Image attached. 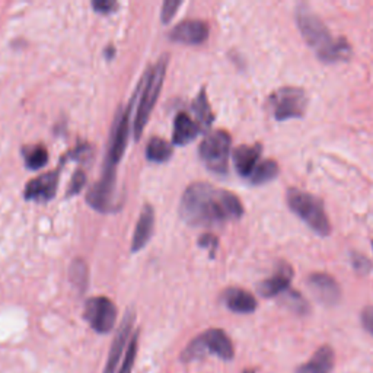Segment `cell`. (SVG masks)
Returning <instances> with one entry per match:
<instances>
[{
    "label": "cell",
    "mask_w": 373,
    "mask_h": 373,
    "mask_svg": "<svg viewBox=\"0 0 373 373\" xmlns=\"http://www.w3.org/2000/svg\"><path fill=\"white\" fill-rule=\"evenodd\" d=\"M92 6L95 10L102 12V14H108V12H111L115 6H117V3L108 2V0H97V2L92 3Z\"/></svg>",
    "instance_id": "33"
},
{
    "label": "cell",
    "mask_w": 373,
    "mask_h": 373,
    "mask_svg": "<svg viewBox=\"0 0 373 373\" xmlns=\"http://www.w3.org/2000/svg\"><path fill=\"white\" fill-rule=\"evenodd\" d=\"M134 321H136V314L133 311H127L121 325L119 327V331L115 332V337L112 340L111 349L108 353L107 365L104 367V373H114L115 369H117L123 352L125 350V347H128L127 343H128V339H130Z\"/></svg>",
    "instance_id": "11"
},
{
    "label": "cell",
    "mask_w": 373,
    "mask_h": 373,
    "mask_svg": "<svg viewBox=\"0 0 373 373\" xmlns=\"http://www.w3.org/2000/svg\"><path fill=\"white\" fill-rule=\"evenodd\" d=\"M336 363V353L328 344L321 345L306 363L296 369V373H331Z\"/></svg>",
    "instance_id": "18"
},
{
    "label": "cell",
    "mask_w": 373,
    "mask_h": 373,
    "mask_svg": "<svg viewBox=\"0 0 373 373\" xmlns=\"http://www.w3.org/2000/svg\"><path fill=\"white\" fill-rule=\"evenodd\" d=\"M222 299L228 310L235 314H252L259 306L252 293L239 288H230L225 290Z\"/></svg>",
    "instance_id": "17"
},
{
    "label": "cell",
    "mask_w": 373,
    "mask_h": 373,
    "mask_svg": "<svg viewBox=\"0 0 373 373\" xmlns=\"http://www.w3.org/2000/svg\"><path fill=\"white\" fill-rule=\"evenodd\" d=\"M263 145H241L234 150L235 170L241 177H251L261 158Z\"/></svg>",
    "instance_id": "16"
},
{
    "label": "cell",
    "mask_w": 373,
    "mask_h": 373,
    "mask_svg": "<svg viewBox=\"0 0 373 373\" xmlns=\"http://www.w3.org/2000/svg\"><path fill=\"white\" fill-rule=\"evenodd\" d=\"M208 37H209V25L204 21L199 19L184 21L181 23H178L170 34V38L172 41L188 46L201 44L208 40Z\"/></svg>",
    "instance_id": "13"
},
{
    "label": "cell",
    "mask_w": 373,
    "mask_h": 373,
    "mask_svg": "<svg viewBox=\"0 0 373 373\" xmlns=\"http://www.w3.org/2000/svg\"><path fill=\"white\" fill-rule=\"evenodd\" d=\"M57 185H59L57 172H48L38 178H34L32 181L27 184V188H25V199L35 201H50L56 196Z\"/></svg>",
    "instance_id": "15"
},
{
    "label": "cell",
    "mask_w": 373,
    "mask_h": 373,
    "mask_svg": "<svg viewBox=\"0 0 373 373\" xmlns=\"http://www.w3.org/2000/svg\"><path fill=\"white\" fill-rule=\"evenodd\" d=\"M230 143H232V139L225 130H214L209 133L200 143V158L212 172L221 175L228 172Z\"/></svg>",
    "instance_id": "7"
},
{
    "label": "cell",
    "mask_w": 373,
    "mask_h": 373,
    "mask_svg": "<svg viewBox=\"0 0 373 373\" xmlns=\"http://www.w3.org/2000/svg\"><path fill=\"white\" fill-rule=\"evenodd\" d=\"M137 350H139V332H136L134 337L132 339V341L128 343V347L125 350V356L123 359V365H121V367H120V370L117 373H132L133 372Z\"/></svg>",
    "instance_id": "27"
},
{
    "label": "cell",
    "mask_w": 373,
    "mask_h": 373,
    "mask_svg": "<svg viewBox=\"0 0 373 373\" xmlns=\"http://www.w3.org/2000/svg\"><path fill=\"white\" fill-rule=\"evenodd\" d=\"M86 184V177L83 174V171H76L72 177V181H70V185H69V191H68V196H74L78 194V192L82 191V188L85 187Z\"/></svg>",
    "instance_id": "30"
},
{
    "label": "cell",
    "mask_w": 373,
    "mask_h": 373,
    "mask_svg": "<svg viewBox=\"0 0 373 373\" xmlns=\"http://www.w3.org/2000/svg\"><path fill=\"white\" fill-rule=\"evenodd\" d=\"M115 179L117 178L101 177L99 181L88 192L86 201L91 208H94L98 212H110L112 209L115 194Z\"/></svg>",
    "instance_id": "14"
},
{
    "label": "cell",
    "mask_w": 373,
    "mask_h": 373,
    "mask_svg": "<svg viewBox=\"0 0 373 373\" xmlns=\"http://www.w3.org/2000/svg\"><path fill=\"white\" fill-rule=\"evenodd\" d=\"M199 243H200L201 247L210 250V255H214V251H216V248H217V238H216L214 235H210V234L203 235V236L200 238Z\"/></svg>",
    "instance_id": "32"
},
{
    "label": "cell",
    "mask_w": 373,
    "mask_h": 373,
    "mask_svg": "<svg viewBox=\"0 0 373 373\" xmlns=\"http://www.w3.org/2000/svg\"><path fill=\"white\" fill-rule=\"evenodd\" d=\"M267 108L277 121L302 119L308 108V95L302 88H279L267 99Z\"/></svg>",
    "instance_id": "6"
},
{
    "label": "cell",
    "mask_w": 373,
    "mask_h": 373,
    "mask_svg": "<svg viewBox=\"0 0 373 373\" xmlns=\"http://www.w3.org/2000/svg\"><path fill=\"white\" fill-rule=\"evenodd\" d=\"M23 157H25V162H27V166L32 171L43 168L48 161L47 149L41 145L31 146L28 150L23 152Z\"/></svg>",
    "instance_id": "25"
},
{
    "label": "cell",
    "mask_w": 373,
    "mask_h": 373,
    "mask_svg": "<svg viewBox=\"0 0 373 373\" xmlns=\"http://www.w3.org/2000/svg\"><path fill=\"white\" fill-rule=\"evenodd\" d=\"M293 267L286 261H279L274 273L259 285V293L263 298H276L290 289L293 279Z\"/></svg>",
    "instance_id": "12"
},
{
    "label": "cell",
    "mask_w": 373,
    "mask_h": 373,
    "mask_svg": "<svg viewBox=\"0 0 373 373\" xmlns=\"http://www.w3.org/2000/svg\"><path fill=\"white\" fill-rule=\"evenodd\" d=\"M242 373H255V369H245L242 370Z\"/></svg>",
    "instance_id": "34"
},
{
    "label": "cell",
    "mask_w": 373,
    "mask_h": 373,
    "mask_svg": "<svg viewBox=\"0 0 373 373\" xmlns=\"http://www.w3.org/2000/svg\"><path fill=\"white\" fill-rule=\"evenodd\" d=\"M201 133V127L197 124L196 120H192L188 114L179 112L174 123V133L172 141L174 145L184 146L188 145L190 141L194 140Z\"/></svg>",
    "instance_id": "20"
},
{
    "label": "cell",
    "mask_w": 373,
    "mask_h": 373,
    "mask_svg": "<svg viewBox=\"0 0 373 373\" xmlns=\"http://www.w3.org/2000/svg\"><path fill=\"white\" fill-rule=\"evenodd\" d=\"M85 319L99 334H107L117 321V306L105 296H97L85 303Z\"/></svg>",
    "instance_id": "9"
},
{
    "label": "cell",
    "mask_w": 373,
    "mask_h": 373,
    "mask_svg": "<svg viewBox=\"0 0 373 373\" xmlns=\"http://www.w3.org/2000/svg\"><path fill=\"white\" fill-rule=\"evenodd\" d=\"M179 6H181V2H178V0H166V2L163 3V6H162V14H161L162 22L163 23L171 22L172 18L177 14V9Z\"/></svg>",
    "instance_id": "29"
},
{
    "label": "cell",
    "mask_w": 373,
    "mask_h": 373,
    "mask_svg": "<svg viewBox=\"0 0 373 373\" xmlns=\"http://www.w3.org/2000/svg\"><path fill=\"white\" fill-rule=\"evenodd\" d=\"M192 111H194V114H196V119H197L196 121L201 127V130H204V128H209L213 124L214 115L210 108L208 95H205L204 91H201L199 94V97L194 99V102H192Z\"/></svg>",
    "instance_id": "22"
},
{
    "label": "cell",
    "mask_w": 373,
    "mask_h": 373,
    "mask_svg": "<svg viewBox=\"0 0 373 373\" xmlns=\"http://www.w3.org/2000/svg\"><path fill=\"white\" fill-rule=\"evenodd\" d=\"M279 172H280V168H279V163L276 161L267 159V161L259 162V165H256V168L254 170L252 175L250 177L251 178V184L252 185L267 184L270 181H273V179H276Z\"/></svg>",
    "instance_id": "21"
},
{
    "label": "cell",
    "mask_w": 373,
    "mask_h": 373,
    "mask_svg": "<svg viewBox=\"0 0 373 373\" xmlns=\"http://www.w3.org/2000/svg\"><path fill=\"white\" fill-rule=\"evenodd\" d=\"M70 279L73 285L83 292L88 286V267L82 260H74L70 267Z\"/></svg>",
    "instance_id": "26"
},
{
    "label": "cell",
    "mask_w": 373,
    "mask_h": 373,
    "mask_svg": "<svg viewBox=\"0 0 373 373\" xmlns=\"http://www.w3.org/2000/svg\"><path fill=\"white\" fill-rule=\"evenodd\" d=\"M281 303L285 305L289 311L298 314V315H308L311 312V306L303 296L298 292L289 289L281 294Z\"/></svg>",
    "instance_id": "24"
},
{
    "label": "cell",
    "mask_w": 373,
    "mask_h": 373,
    "mask_svg": "<svg viewBox=\"0 0 373 373\" xmlns=\"http://www.w3.org/2000/svg\"><path fill=\"white\" fill-rule=\"evenodd\" d=\"M372 250H373V241H372Z\"/></svg>",
    "instance_id": "35"
},
{
    "label": "cell",
    "mask_w": 373,
    "mask_h": 373,
    "mask_svg": "<svg viewBox=\"0 0 373 373\" xmlns=\"http://www.w3.org/2000/svg\"><path fill=\"white\" fill-rule=\"evenodd\" d=\"M179 214L190 226L214 228L241 219L243 205L234 192L196 183L184 191Z\"/></svg>",
    "instance_id": "1"
},
{
    "label": "cell",
    "mask_w": 373,
    "mask_h": 373,
    "mask_svg": "<svg viewBox=\"0 0 373 373\" xmlns=\"http://www.w3.org/2000/svg\"><path fill=\"white\" fill-rule=\"evenodd\" d=\"M166 64H168V56L165 54L157 61L155 66L148 69V72L145 73V78L140 81L137 86L139 104L133 120V133L136 139H140L141 133H143V128L149 121L150 112L159 98L166 73Z\"/></svg>",
    "instance_id": "3"
},
{
    "label": "cell",
    "mask_w": 373,
    "mask_h": 373,
    "mask_svg": "<svg viewBox=\"0 0 373 373\" xmlns=\"http://www.w3.org/2000/svg\"><path fill=\"white\" fill-rule=\"evenodd\" d=\"M294 21L302 38L314 51L316 57L327 64L347 61L352 56V46L345 37L336 38L325 22L315 12L301 3L294 10Z\"/></svg>",
    "instance_id": "2"
},
{
    "label": "cell",
    "mask_w": 373,
    "mask_h": 373,
    "mask_svg": "<svg viewBox=\"0 0 373 373\" xmlns=\"http://www.w3.org/2000/svg\"><path fill=\"white\" fill-rule=\"evenodd\" d=\"M208 354L217 356L219 359L230 362L235 357L234 343L228 334L221 328H210L201 332L194 340H191L184 352L179 354V359L184 363L194 362Z\"/></svg>",
    "instance_id": "5"
},
{
    "label": "cell",
    "mask_w": 373,
    "mask_h": 373,
    "mask_svg": "<svg viewBox=\"0 0 373 373\" xmlns=\"http://www.w3.org/2000/svg\"><path fill=\"white\" fill-rule=\"evenodd\" d=\"M350 259H352V265L354 268V272L357 274H362V276H366L369 273H372L373 270V263L367 259V256L365 254H360V252H356L353 251L350 254Z\"/></svg>",
    "instance_id": "28"
},
{
    "label": "cell",
    "mask_w": 373,
    "mask_h": 373,
    "mask_svg": "<svg viewBox=\"0 0 373 373\" xmlns=\"http://www.w3.org/2000/svg\"><path fill=\"white\" fill-rule=\"evenodd\" d=\"M360 321H362L363 328L373 336V306H366L360 314Z\"/></svg>",
    "instance_id": "31"
},
{
    "label": "cell",
    "mask_w": 373,
    "mask_h": 373,
    "mask_svg": "<svg viewBox=\"0 0 373 373\" xmlns=\"http://www.w3.org/2000/svg\"><path fill=\"white\" fill-rule=\"evenodd\" d=\"M172 155V149L170 146V143H166V141L161 137H152L148 149H146V157L149 161L157 162V163H163L168 161Z\"/></svg>",
    "instance_id": "23"
},
{
    "label": "cell",
    "mask_w": 373,
    "mask_h": 373,
    "mask_svg": "<svg viewBox=\"0 0 373 373\" xmlns=\"http://www.w3.org/2000/svg\"><path fill=\"white\" fill-rule=\"evenodd\" d=\"M306 285L319 303L336 306L341 301V288L328 273H312L306 280Z\"/></svg>",
    "instance_id": "10"
},
{
    "label": "cell",
    "mask_w": 373,
    "mask_h": 373,
    "mask_svg": "<svg viewBox=\"0 0 373 373\" xmlns=\"http://www.w3.org/2000/svg\"><path fill=\"white\" fill-rule=\"evenodd\" d=\"M286 201L292 213L310 226L319 236L331 234V222L324 201L311 192L290 187L286 192Z\"/></svg>",
    "instance_id": "4"
},
{
    "label": "cell",
    "mask_w": 373,
    "mask_h": 373,
    "mask_svg": "<svg viewBox=\"0 0 373 373\" xmlns=\"http://www.w3.org/2000/svg\"><path fill=\"white\" fill-rule=\"evenodd\" d=\"M153 228H155V212H153L152 205L146 204L143 210H141L139 222L136 225V230L132 241V252H137L146 247V243L152 238Z\"/></svg>",
    "instance_id": "19"
},
{
    "label": "cell",
    "mask_w": 373,
    "mask_h": 373,
    "mask_svg": "<svg viewBox=\"0 0 373 373\" xmlns=\"http://www.w3.org/2000/svg\"><path fill=\"white\" fill-rule=\"evenodd\" d=\"M136 101H137V91L134 92L130 104L127 105V108L119 115L117 120H115V124L112 127L104 170H110V171L117 170V165L124 155V150L127 148V141H128V133H130L132 111H133V105H134Z\"/></svg>",
    "instance_id": "8"
}]
</instances>
